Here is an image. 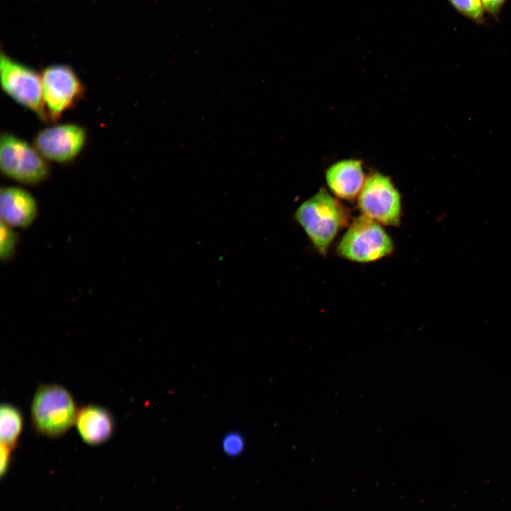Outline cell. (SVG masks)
Listing matches in <instances>:
<instances>
[{
	"mask_svg": "<svg viewBox=\"0 0 511 511\" xmlns=\"http://www.w3.org/2000/svg\"><path fill=\"white\" fill-rule=\"evenodd\" d=\"M0 168L6 177L27 185L44 181L50 172L46 160L35 146L7 132L0 139Z\"/></svg>",
	"mask_w": 511,
	"mask_h": 511,
	"instance_id": "5b68a950",
	"label": "cell"
},
{
	"mask_svg": "<svg viewBox=\"0 0 511 511\" xmlns=\"http://www.w3.org/2000/svg\"><path fill=\"white\" fill-rule=\"evenodd\" d=\"M0 80L2 90L9 97L40 120L49 121L44 105L41 75L1 51Z\"/></svg>",
	"mask_w": 511,
	"mask_h": 511,
	"instance_id": "277c9868",
	"label": "cell"
},
{
	"mask_svg": "<svg viewBox=\"0 0 511 511\" xmlns=\"http://www.w3.org/2000/svg\"><path fill=\"white\" fill-rule=\"evenodd\" d=\"M393 243L381 225L361 215L343 236L337 247L340 256L357 263H369L390 255Z\"/></svg>",
	"mask_w": 511,
	"mask_h": 511,
	"instance_id": "3957f363",
	"label": "cell"
},
{
	"mask_svg": "<svg viewBox=\"0 0 511 511\" xmlns=\"http://www.w3.org/2000/svg\"><path fill=\"white\" fill-rule=\"evenodd\" d=\"M37 213L36 201L29 192L18 187L1 188V221L11 227L26 228L34 221Z\"/></svg>",
	"mask_w": 511,
	"mask_h": 511,
	"instance_id": "9c48e42d",
	"label": "cell"
},
{
	"mask_svg": "<svg viewBox=\"0 0 511 511\" xmlns=\"http://www.w3.org/2000/svg\"><path fill=\"white\" fill-rule=\"evenodd\" d=\"M0 232V256L2 260H6L16 251L17 235L11 226L2 221H1Z\"/></svg>",
	"mask_w": 511,
	"mask_h": 511,
	"instance_id": "5bb4252c",
	"label": "cell"
},
{
	"mask_svg": "<svg viewBox=\"0 0 511 511\" xmlns=\"http://www.w3.org/2000/svg\"><path fill=\"white\" fill-rule=\"evenodd\" d=\"M40 75L45 111L49 121L56 122L80 100L84 87L75 70L67 65H49Z\"/></svg>",
	"mask_w": 511,
	"mask_h": 511,
	"instance_id": "8992f818",
	"label": "cell"
},
{
	"mask_svg": "<svg viewBox=\"0 0 511 511\" xmlns=\"http://www.w3.org/2000/svg\"><path fill=\"white\" fill-rule=\"evenodd\" d=\"M295 219L323 256L340 229L348 221L345 208L325 189L302 202L295 212Z\"/></svg>",
	"mask_w": 511,
	"mask_h": 511,
	"instance_id": "6da1fadb",
	"label": "cell"
},
{
	"mask_svg": "<svg viewBox=\"0 0 511 511\" xmlns=\"http://www.w3.org/2000/svg\"><path fill=\"white\" fill-rule=\"evenodd\" d=\"M23 418L16 406L3 403L0 407L1 446L12 451L17 445L23 431Z\"/></svg>",
	"mask_w": 511,
	"mask_h": 511,
	"instance_id": "7c38bea8",
	"label": "cell"
},
{
	"mask_svg": "<svg viewBox=\"0 0 511 511\" xmlns=\"http://www.w3.org/2000/svg\"><path fill=\"white\" fill-rule=\"evenodd\" d=\"M223 449L230 456H236L243 450L244 444L243 439L236 434L227 435L223 441Z\"/></svg>",
	"mask_w": 511,
	"mask_h": 511,
	"instance_id": "9a60e30c",
	"label": "cell"
},
{
	"mask_svg": "<svg viewBox=\"0 0 511 511\" xmlns=\"http://www.w3.org/2000/svg\"><path fill=\"white\" fill-rule=\"evenodd\" d=\"M487 13L493 19L498 21L502 9L507 0H481Z\"/></svg>",
	"mask_w": 511,
	"mask_h": 511,
	"instance_id": "2e32d148",
	"label": "cell"
},
{
	"mask_svg": "<svg viewBox=\"0 0 511 511\" xmlns=\"http://www.w3.org/2000/svg\"><path fill=\"white\" fill-rule=\"evenodd\" d=\"M87 139L86 130L75 123L51 126L35 136L34 146L47 160L67 163L82 151Z\"/></svg>",
	"mask_w": 511,
	"mask_h": 511,
	"instance_id": "ba28073f",
	"label": "cell"
},
{
	"mask_svg": "<svg viewBox=\"0 0 511 511\" xmlns=\"http://www.w3.org/2000/svg\"><path fill=\"white\" fill-rule=\"evenodd\" d=\"M461 16L478 25L485 23V11L481 0H448Z\"/></svg>",
	"mask_w": 511,
	"mask_h": 511,
	"instance_id": "4fadbf2b",
	"label": "cell"
},
{
	"mask_svg": "<svg viewBox=\"0 0 511 511\" xmlns=\"http://www.w3.org/2000/svg\"><path fill=\"white\" fill-rule=\"evenodd\" d=\"M75 425L83 441L91 446H98L107 441L112 436L115 427L110 412L93 404L78 410Z\"/></svg>",
	"mask_w": 511,
	"mask_h": 511,
	"instance_id": "30bf717a",
	"label": "cell"
},
{
	"mask_svg": "<svg viewBox=\"0 0 511 511\" xmlns=\"http://www.w3.org/2000/svg\"><path fill=\"white\" fill-rule=\"evenodd\" d=\"M359 160H343L326 171V181L331 192L340 199L351 200L359 195L366 181Z\"/></svg>",
	"mask_w": 511,
	"mask_h": 511,
	"instance_id": "8fae6325",
	"label": "cell"
},
{
	"mask_svg": "<svg viewBox=\"0 0 511 511\" xmlns=\"http://www.w3.org/2000/svg\"><path fill=\"white\" fill-rule=\"evenodd\" d=\"M76 402L65 387L55 384L38 386L31 404V421L33 429L49 438L64 435L75 424Z\"/></svg>",
	"mask_w": 511,
	"mask_h": 511,
	"instance_id": "7a4b0ae2",
	"label": "cell"
},
{
	"mask_svg": "<svg viewBox=\"0 0 511 511\" xmlns=\"http://www.w3.org/2000/svg\"><path fill=\"white\" fill-rule=\"evenodd\" d=\"M362 215L386 226H398L401 218V197L390 179L378 172L366 179L358 195Z\"/></svg>",
	"mask_w": 511,
	"mask_h": 511,
	"instance_id": "52a82bcc",
	"label": "cell"
}]
</instances>
